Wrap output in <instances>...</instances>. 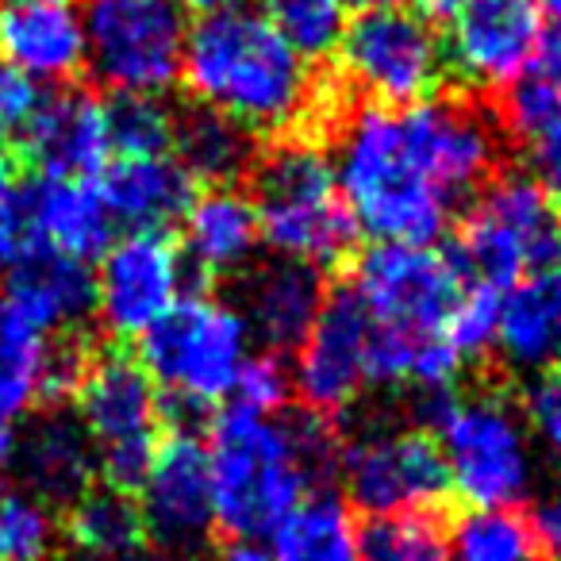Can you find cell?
I'll list each match as a JSON object with an SVG mask.
<instances>
[{
  "label": "cell",
  "instance_id": "6da1fadb",
  "mask_svg": "<svg viewBox=\"0 0 561 561\" xmlns=\"http://www.w3.org/2000/svg\"><path fill=\"white\" fill-rule=\"evenodd\" d=\"M500 135L481 108L427 96L408 108L362 104L335 139V181L354 231L431 247L469 193L489 185Z\"/></svg>",
  "mask_w": 561,
  "mask_h": 561
},
{
  "label": "cell",
  "instance_id": "7a4b0ae2",
  "mask_svg": "<svg viewBox=\"0 0 561 561\" xmlns=\"http://www.w3.org/2000/svg\"><path fill=\"white\" fill-rule=\"evenodd\" d=\"M466 273L435 247L377 242L358 257L351 297L369 320V381L420 389L427 400L446 397L466 362L446 346L443 331L454 300L466 289Z\"/></svg>",
  "mask_w": 561,
  "mask_h": 561
},
{
  "label": "cell",
  "instance_id": "3957f363",
  "mask_svg": "<svg viewBox=\"0 0 561 561\" xmlns=\"http://www.w3.org/2000/svg\"><path fill=\"white\" fill-rule=\"evenodd\" d=\"M211 523L227 538H270L335 466L331 435L316 420H280L231 408L208 435Z\"/></svg>",
  "mask_w": 561,
  "mask_h": 561
},
{
  "label": "cell",
  "instance_id": "277c9868",
  "mask_svg": "<svg viewBox=\"0 0 561 561\" xmlns=\"http://www.w3.org/2000/svg\"><path fill=\"white\" fill-rule=\"evenodd\" d=\"M181 81L201 108L231 119L247 135L289 131L316 108L308 62L250 9L204 16L188 32Z\"/></svg>",
  "mask_w": 561,
  "mask_h": 561
},
{
  "label": "cell",
  "instance_id": "5b68a950",
  "mask_svg": "<svg viewBox=\"0 0 561 561\" xmlns=\"http://www.w3.org/2000/svg\"><path fill=\"white\" fill-rule=\"evenodd\" d=\"M250 204L257 234L280 257L300 265H331L351 250L354 224L335 181L331 154L312 142H277L254 162Z\"/></svg>",
  "mask_w": 561,
  "mask_h": 561
},
{
  "label": "cell",
  "instance_id": "8992f818",
  "mask_svg": "<svg viewBox=\"0 0 561 561\" xmlns=\"http://www.w3.org/2000/svg\"><path fill=\"white\" fill-rule=\"evenodd\" d=\"M427 404L454 496L469 507H519L535 484V443L519 408L496 392H446Z\"/></svg>",
  "mask_w": 561,
  "mask_h": 561
},
{
  "label": "cell",
  "instance_id": "52a82bcc",
  "mask_svg": "<svg viewBox=\"0 0 561 561\" xmlns=\"http://www.w3.org/2000/svg\"><path fill=\"white\" fill-rule=\"evenodd\" d=\"M254 335L234 305L208 293L181 297L139 339V366L170 400L185 408H216L234 397Z\"/></svg>",
  "mask_w": 561,
  "mask_h": 561
},
{
  "label": "cell",
  "instance_id": "ba28073f",
  "mask_svg": "<svg viewBox=\"0 0 561 561\" xmlns=\"http://www.w3.org/2000/svg\"><path fill=\"white\" fill-rule=\"evenodd\" d=\"M85 70L119 101H158L181 81L188 24L178 0H85Z\"/></svg>",
  "mask_w": 561,
  "mask_h": 561
},
{
  "label": "cell",
  "instance_id": "9c48e42d",
  "mask_svg": "<svg viewBox=\"0 0 561 561\" xmlns=\"http://www.w3.org/2000/svg\"><path fill=\"white\" fill-rule=\"evenodd\" d=\"M454 262L469 280L500 293L527 273L561 262V211L535 178L507 173L489 181L461 219Z\"/></svg>",
  "mask_w": 561,
  "mask_h": 561
},
{
  "label": "cell",
  "instance_id": "30bf717a",
  "mask_svg": "<svg viewBox=\"0 0 561 561\" xmlns=\"http://www.w3.org/2000/svg\"><path fill=\"white\" fill-rule=\"evenodd\" d=\"M78 423L93 443L96 469L108 489L139 492L150 461L158 454V389L139 362L124 354H104L85 362L73 389Z\"/></svg>",
  "mask_w": 561,
  "mask_h": 561
},
{
  "label": "cell",
  "instance_id": "8fae6325",
  "mask_svg": "<svg viewBox=\"0 0 561 561\" xmlns=\"http://www.w3.org/2000/svg\"><path fill=\"white\" fill-rule=\"evenodd\" d=\"M343 78L385 108L427 101L446 73V50L435 24L404 4H374L346 20L339 39Z\"/></svg>",
  "mask_w": 561,
  "mask_h": 561
},
{
  "label": "cell",
  "instance_id": "7c38bea8",
  "mask_svg": "<svg viewBox=\"0 0 561 561\" xmlns=\"http://www.w3.org/2000/svg\"><path fill=\"white\" fill-rule=\"evenodd\" d=\"M346 496L369 519L435 512L450 492L438 446L427 431L385 427L358 435L339 454Z\"/></svg>",
  "mask_w": 561,
  "mask_h": 561
},
{
  "label": "cell",
  "instance_id": "4fadbf2b",
  "mask_svg": "<svg viewBox=\"0 0 561 561\" xmlns=\"http://www.w3.org/2000/svg\"><path fill=\"white\" fill-rule=\"evenodd\" d=\"M185 297V254L162 231L108 242L93 273V312L116 339H142Z\"/></svg>",
  "mask_w": 561,
  "mask_h": 561
},
{
  "label": "cell",
  "instance_id": "5bb4252c",
  "mask_svg": "<svg viewBox=\"0 0 561 561\" xmlns=\"http://www.w3.org/2000/svg\"><path fill=\"white\" fill-rule=\"evenodd\" d=\"M546 39L538 0H458L446 20V62L473 89H512Z\"/></svg>",
  "mask_w": 561,
  "mask_h": 561
},
{
  "label": "cell",
  "instance_id": "9a60e30c",
  "mask_svg": "<svg viewBox=\"0 0 561 561\" xmlns=\"http://www.w3.org/2000/svg\"><path fill=\"white\" fill-rule=\"evenodd\" d=\"M369 320L351 293L323 300L312 331L297 346L293 389L316 415L346 412L369 389Z\"/></svg>",
  "mask_w": 561,
  "mask_h": 561
},
{
  "label": "cell",
  "instance_id": "2e32d148",
  "mask_svg": "<svg viewBox=\"0 0 561 561\" xmlns=\"http://www.w3.org/2000/svg\"><path fill=\"white\" fill-rule=\"evenodd\" d=\"M81 369V354L58 346L0 293V423L12 427L32 408L73 397Z\"/></svg>",
  "mask_w": 561,
  "mask_h": 561
},
{
  "label": "cell",
  "instance_id": "e0dca14e",
  "mask_svg": "<svg viewBox=\"0 0 561 561\" xmlns=\"http://www.w3.org/2000/svg\"><path fill=\"white\" fill-rule=\"evenodd\" d=\"M0 62L35 85H66L85 70L78 0H9L0 9Z\"/></svg>",
  "mask_w": 561,
  "mask_h": 561
},
{
  "label": "cell",
  "instance_id": "ac0fdd59",
  "mask_svg": "<svg viewBox=\"0 0 561 561\" xmlns=\"http://www.w3.org/2000/svg\"><path fill=\"white\" fill-rule=\"evenodd\" d=\"M139 512L147 535L162 542H193L211 527V473L208 446L188 431H178L150 461L139 484Z\"/></svg>",
  "mask_w": 561,
  "mask_h": 561
},
{
  "label": "cell",
  "instance_id": "d6986e66",
  "mask_svg": "<svg viewBox=\"0 0 561 561\" xmlns=\"http://www.w3.org/2000/svg\"><path fill=\"white\" fill-rule=\"evenodd\" d=\"M24 154L39 170V178H73L89 181L112 162V104L101 96L58 93L39 104L32 127L24 131Z\"/></svg>",
  "mask_w": 561,
  "mask_h": 561
},
{
  "label": "cell",
  "instance_id": "ffe728a7",
  "mask_svg": "<svg viewBox=\"0 0 561 561\" xmlns=\"http://www.w3.org/2000/svg\"><path fill=\"white\" fill-rule=\"evenodd\" d=\"M112 231L116 224L93 181L39 178L24 193V234L32 247L89 265L108 250Z\"/></svg>",
  "mask_w": 561,
  "mask_h": 561
},
{
  "label": "cell",
  "instance_id": "44dd1931",
  "mask_svg": "<svg viewBox=\"0 0 561 561\" xmlns=\"http://www.w3.org/2000/svg\"><path fill=\"white\" fill-rule=\"evenodd\" d=\"M101 196L112 224L127 231H162L185 216L193 201V181L178 158L165 154H116L101 170Z\"/></svg>",
  "mask_w": 561,
  "mask_h": 561
},
{
  "label": "cell",
  "instance_id": "7402d4cb",
  "mask_svg": "<svg viewBox=\"0 0 561 561\" xmlns=\"http://www.w3.org/2000/svg\"><path fill=\"white\" fill-rule=\"evenodd\" d=\"M262 234L247 193L231 185H211L188 201L181 216V254L208 277H231L254 262Z\"/></svg>",
  "mask_w": 561,
  "mask_h": 561
},
{
  "label": "cell",
  "instance_id": "603a6c76",
  "mask_svg": "<svg viewBox=\"0 0 561 561\" xmlns=\"http://www.w3.org/2000/svg\"><path fill=\"white\" fill-rule=\"evenodd\" d=\"M496 351L519 374H542L561 362V262L500 293Z\"/></svg>",
  "mask_w": 561,
  "mask_h": 561
},
{
  "label": "cell",
  "instance_id": "cb8c5ba5",
  "mask_svg": "<svg viewBox=\"0 0 561 561\" xmlns=\"http://www.w3.org/2000/svg\"><path fill=\"white\" fill-rule=\"evenodd\" d=\"M323 300H328V289H323L320 270L277 257L247 280L239 312L250 335L262 339L270 351H289L305 343Z\"/></svg>",
  "mask_w": 561,
  "mask_h": 561
},
{
  "label": "cell",
  "instance_id": "d4e9b609",
  "mask_svg": "<svg viewBox=\"0 0 561 561\" xmlns=\"http://www.w3.org/2000/svg\"><path fill=\"white\" fill-rule=\"evenodd\" d=\"M4 280V297L47 335L73 328L81 316L93 312V270L73 257L27 247Z\"/></svg>",
  "mask_w": 561,
  "mask_h": 561
},
{
  "label": "cell",
  "instance_id": "484cf974",
  "mask_svg": "<svg viewBox=\"0 0 561 561\" xmlns=\"http://www.w3.org/2000/svg\"><path fill=\"white\" fill-rule=\"evenodd\" d=\"M16 458L24 469L27 492H35L47 504L50 500L73 504L81 492L93 489L96 454L78 420L50 415V420L35 423L24 443H16Z\"/></svg>",
  "mask_w": 561,
  "mask_h": 561
},
{
  "label": "cell",
  "instance_id": "4316f807",
  "mask_svg": "<svg viewBox=\"0 0 561 561\" xmlns=\"http://www.w3.org/2000/svg\"><path fill=\"white\" fill-rule=\"evenodd\" d=\"M62 535L89 561H131L147 542V523L131 492L104 484L73 500Z\"/></svg>",
  "mask_w": 561,
  "mask_h": 561
},
{
  "label": "cell",
  "instance_id": "83f0119b",
  "mask_svg": "<svg viewBox=\"0 0 561 561\" xmlns=\"http://www.w3.org/2000/svg\"><path fill=\"white\" fill-rule=\"evenodd\" d=\"M273 561H362V530L351 507L328 492H312L270 535Z\"/></svg>",
  "mask_w": 561,
  "mask_h": 561
},
{
  "label": "cell",
  "instance_id": "f1b7e54d",
  "mask_svg": "<svg viewBox=\"0 0 561 561\" xmlns=\"http://www.w3.org/2000/svg\"><path fill=\"white\" fill-rule=\"evenodd\" d=\"M173 147H178L173 158L188 173V181H208V188L227 185L250 165V135L208 108L173 124Z\"/></svg>",
  "mask_w": 561,
  "mask_h": 561
},
{
  "label": "cell",
  "instance_id": "f546056e",
  "mask_svg": "<svg viewBox=\"0 0 561 561\" xmlns=\"http://www.w3.org/2000/svg\"><path fill=\"white\" fill-rule=\"evenodd\" d=\"M446 538L450 561H542L530 515L519 507H466Z\"/></svg>",
  "mask_w": 561,
  "mask_h": 561
},
{
  "label": "cell",
  "instance_id": "4dcf8cb0",
  "mask_svg": "<svg viewBox=\"0 0 561 561\" xmlns=\"http://www.w3.org/2000/svg\"><path fill=\"white\" fill-rule=\"evenodd\" d=\"M561 116V27L546 35L535 62L504 93V119L519 139H535Z\"/></svg>",
  "mask_w": 561,
  "mask_h": 561
},
{
  "label": "cell",
  "instance_id": "1f68e13d",
  "mask_svg": "<svg viewBox=\"0 0 561 561\" xmlns=\"http://www.w3.org/2000/svg\"><path fill=\"white\" fill-rule=\"evenodd\" d=\"M257 16L305 62L339 50L346 32V0H262Z\"/></svg>",
  "mask_w": 561,
  "mask_h": 561
},
{
  "label": "cell",
  "instance_id": "d6a6232c",
  "mask_svg": "<svg viewBox=\"0 0 561 561\" xmlns=\"http://www.w3.org/2000/svg\"><path fill=\"white\" fill-rule=\"evenodd\" d=\"M58 550V519L47 500L27 489L0 492V561H50Z\"/></svg>",
  "mask_w": 561,
  "mask_h": 561
},
{
  "label": "cell",
  "instance_id": "836d02e7",
  "mask_svg": "<svg viewBox=\"0 0 561 561\" xmlns=\"http://www.w3.org/2000/svg\"><path fill=\"white\" fill-rule=\"evenodd\" d=\"M362 561H450V538L427 512L369 519L362 530Z\"/></svg>",
  "mask_w": 561,
  "mask_h": 561
},
{
  "label": "cell",
  "instance_id": "e575fe53",
  "mask_svg": "<svg viewBox=\"0 0 561 561\" xmlns=\"http://www.w3.org/2000/svg\"><path fill=\"white\" fill-rule=\"evenodd\" d=\"M496 320H500V293L489 285L466 280L461 297L454 300V312L446 320V346L458 354L461 362H473L496 346Z\"/></svg>",
  "mask_w": 561,
  "mask_h": 561
},
{
  "label": "cell",
  "instance_id": "d590c367",
  "mask_svg": "<svg viewBox=\"0 0 561 561\" xmlns=\"http://www.w3.org/2000/svg\"><path fill=\"white\" fill-rule=\"evenodd\" d=\"M112 147L116 154H165L173 147L170 112L158 101H116L112 104Z\"/></svg>",
  "mask_w": 561,
  "mask_h": 561
},
{
  "label": "cell",
  "instance_id": "8d00e7d4",
  "mask_svg": "<svg viewBox=\"0 0 561 561\" xmlns=\"http://www.w3.org/2000/svg\"><path fill=\"white\" fill-rule=\"evenodd\" d=\"M289 392H293V374L280 366L277 354H254L247 362V369H242L234 397H239V408H247V412L280 415Z\"/></svg>",
  "mask_w": 561,
  "mask_h": 561
},
{
  "label": "cell",
  "instance_id": "74e56055",
  "mask_svg": "<svg viewBox=\"0 0 561 561\" xmlns=\"http://www.w3.org/2000/svg\"><path fill=\"white\" fill-rule=\"evenodd\" d=\"M24 188H20L16 165L0 154V280L24 254Z\"/></svg>",
  "mask_w": 561,
  "mask_h": 561
},
{
  "label": "cell",
  "instance_id": "f35d334b",
  "mask_svg": "<svg viewBox=\"0 0 561 561\" xmlns=\"http://www.w3.org/2000/svg\"><path fill=\"white\" fill-rule=\"evenodd\" d=\"M39 85L9 62H0V142H20L39 112Z\"/></svg>",
  "mask_w": 561,
  "mask_h": 561
},
{
  "label": "cell",
  "instance_id": "ab89813d",
  "mask_svg": "<svg viewBox=\"0 0 561 561\" xmlns=\"http://www.w3.org/2000/svg\"><path fill=\"white\" fill-rule=\"evenodd\" d=\"M523 420H527L530 443L561 461V377H538L530 385Z\"/></svg>",
  "mask_w": 561,
  "mask_h": 561
},
{
  "label": "cell",
  "instance_id": "60d3db41",
  "mask_svg": "<svg viewBox=\"0 0 561 561\" xmlns=\"http://www.w3.org/2000/svg\"><path fill=\"white\" fill-rule=\"evenodd\" d=\"M530 165H535L538 188H542L553 201V208L561 211V116L530 139Z\"/></svg>",
  "mask_w": 561,
  "mask_h": 561
},
{
  "label": "cell",
  "instance_id": "b9f144b4",
  "mask_svg": "<svg viewBox=\"0 0 561 561\" xmlns=\"http://www.w3.org/2000/svg\"><path fill=\"white\" fill-rule=\"evenodd\" d=\"M530 527H535L542 561H561V484H553V489L542 496Z\"/></svg>",
  "mask_w": 561,
  "mask_h": 561
},
{
  "label": "cell",
  "instance_id": "7bdbcfd3",
  "mask_svg": "<svg viewBox=\"0 0 561 561\" xmlns=\"http://www.w3.org/2000/svg\"><path fill=\"white\" fill-rule=\"evenodd\" d=\"M219 561H273L270 538H227Z\"/></svg>",
  "mask_w": 561,
  "mask_h": 561
},
{
  "label": "cell",
  "instance_id": "ee69618b",
  "mask_svg": "<svg viewBox=\"0 0 561 561\" xmlns=\"http://www.w3.org/2000/svg\"><path fill=\"white\" fill-rule=\"evenodd\" d=\"M181 12H201L204 16H216V12H231V9H242V0H178Z\"/></svg>",
  "mask_w": 561,
  "mask_h": 561
},
{
  "label": "cell",
  "instance_id": "f6af8a7d",
  "mask_svg": "<svg viewBox=\"0 0 561 561\" xmlns=\"http://www.w3.org/2000/svg\"><path fill=\"white\" fill-rule=\"evenodd\" d=\"M454 9H458V0H420V16L427 20H450Z\"/></svg>",
  "mask_w": 561,
  "mask_h": 561
},
{
  "label": "cell",
  "instance_id": "bcb514c9",
  "mask_svg": "<svg viewBox=\"0 0 561 561\" xmlns=\"http://www.w3.org/2000/svg\"><path fill=\"white\" fill-rule=\"evenodd\" d=\"M16 461V435L9 423H0V469H9Z\"/></svg>",
  "mask_w": 561,
  "mask_h": 561
},
{
  "label": "cell",
  "instance_id": "7dc6e473",
  "mask_svg": "<svg viewBox=\"0 0 561 561\" xmlns=\"http://www.w3.org/2000/svg\"><path fill=\"white\" fill-rule=\"evenodd\" d=\"M131 561H204V558H193V553H147V558H131Z\"/></svg>",
  "mask_w": 561,
  "mask_h": 561
},
{
  "label": "cell",
  "instance_id": "c3c4849f",
  "mask_svg": "<svg viewBox=\"0 0 561 561\" xmlns=\"http://www.w3.org/2000/svg\"><path fill=\"white\" fill-rule=\"evenodd\" d=\"M538 9H542L546 20H558V27H561V0H538Z\"/></svg>",
  "mask_w": 561,
  "mask_h": 561
},
{
  "label": "cell",
  "instance_id": "681fc988",
  "mask_svg": "<svg viewBox=\"0 0 561 561\" xmlns=\"http://www.w3.org/2000/svg\"><path fill=\"white\" fill-rule=\"evenodd\" d=\"M362 9H374V4H400V0H358Z\"/></svg>",
  "mask_w": 561,
  "mask_h": 561
}]
</instances>
